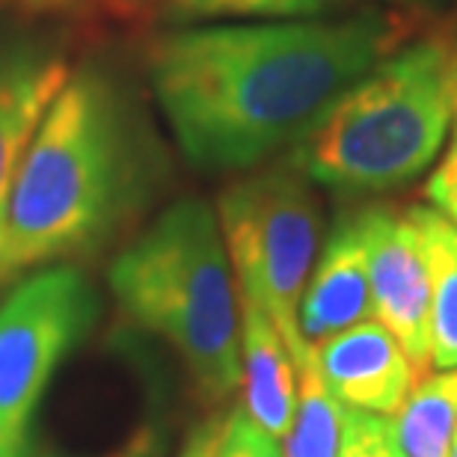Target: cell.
Wrapping results in <instances>:
<instances>
[{
  "label": "cell",
  "instance_id": "obj_10",
  "mask_svg": "<svg viewBox=\"0 0 457 457\" xmlns=\"http://www.w3.org/2000/svg\"><path fill=\"white\" fill-rule=\"evenodd\" d=\"M300 336L306 345L371 321V286L356 212L339 214L315 255L303 300H300Z\"/></svg>",
  "mask_w": 457,
  "mask_h": 457
},
{
  "label": "cell",
  "instance_id": "obj_15",
  "mask_svg": "<svg viewBox=\"0 0 457 457\" xmlns=\"http://www.w3.org/2000/svg\"><path fill=\"white\" fill-rule=\"evenodd\" d=\"M342 0H167V15L176 21H228V18H321Z\"/></svg>",
  "mask_w": 457,
  "mask_h": 457
},
{
  "label": "cell",
  "instance_id": "obj_12",
  "mask_svg": "<svg viewBox=\"0 0 457 457\" xmlns=\"http://www.w3.org/2000/svg\"><path fill=\"white\" fill-rule=\"evenodd\" d=\"M431 279V362L434 371L457 369V228L431 205L407 208Z\"/></svg>",
  "mask_w": 457,
  "mask_h": 457
},
{
  "label": "cell",
  "instance_id": "obj_9",
  "mask_svg": "<svg viewBox=\"0 0 457 457\" xmlns=\"http://www.w3.org/2000/svg\"><path fill=\"white\" fill-rule=\"evenodd\" d=\"M327 389L347 410L395 419L419 378L404 347L386 327L362 321L312 345Z\"/></svg>",
  "mask_w": 457,
  "mask_h": 457
},
{
  "label": "cell",
  "instance_id": "obj_24",
  "mask_svg": "<svg viewBox=\"0 0 457 457\" xmlns=\"http://www.w3.org/2000/svg\"><path fill=\"white\" fill-rule=\"evenodd\" d=\"M454 104H457V80H454Z\"/></svg>",
  "mask_w": 457,
  "mask_h": 457
},
{
  "label": "cell",
  "instance_id": "obj_19",
  "mask_svg": "<svg viewBox=\"0 0 457 457\" xmlns=\"http://www.w3.org/2000/svg\"><path fill=\"white\" fill-rule=\"evenodd\" d=\"M33 457H78V454H66L48 443H36ZM96 457H170V431L158 422H143L119 445Z\"/></svg>",
  "mask_w": 457,
  "mask_h": 457
},
{
  "label": "cell",
  "instance_id": "obj_4",
  "mask_svg": "<svg viewBox=\"0 0 457 457\" xmlns=\"http://www.w3.org/2000/svg\"><path fill=\"white\" fill-rule=\"evenodd\" d=\"M454 113L449 45H401L330 104L288 161L333 194H386L440 158Z\"/></svg>",
  "mask_w": 457,
  "mask_h": 457
},
{
  "label": "cell",
  "instance_id": "obj_2",
  "mask_svg": "<svg viewBox=\"0 0 457 457\" xmlns=\"http://www.w3.org/2000/svg\"><path fill=\"white\" fill-rule=\"evenodd\" d=\"M163 149L131 80L102 60L71 69L15 176L0 277L102 253L149 208Z\"/></svg>",
  "mask_w": 457,
  "mask_h": 457
},
{
  "label": "cell",
  "instance_id": "obj_23",
  "mask_svg": "<svg viewBox=\"0 0 457 457\" xmlns=\"http://www.w3.org/2000/svg\"><path fill=\"white\" fill-rule=\"evenodd\" d=\"M449 457H457V428H454V436H452V449H449Z\"/></svg>",
  "mask_w": 457,
  "mask_h": 457
},
{
  "label": "cell",
  "instance_id": "obj_8",
  "mask_svg": "<svg viewBox=\"0 0 457 457\" xmlns=\"http://www.w3.org/2000/svg\"><path fill=\"white\" fill-rule=\"evenodd\" d=\"M69 75V45L57 33L0 24V220L24 154Z\"/></svg>",
  "mask_w": 457,
  "mask_h": 457
},
{
  "label": "cell",
  "instance_id": "obj_3",
  "mask_svg": "<svg viewBox=\"0 0 457 457\" xmlns=\"http://www.w3.org/2000/svg\"><path fill=\"white\" fill-rule=\"evenodd\" d=\"M125 321L167 342L208 404L241 386V291L217 208L176 199L107 268Z\"/></svg>",
  "mask_w": 457,
  "mask_h": 457
},
{
  "label": "cell",
  "instance_id": "obj_1",
  "mask_svg": "<svg viewBox=\"0 0 457 457\" xmlns=\"http://www.w3.org/2000/svg\"><path fill=\"white\" fill-rule=\"evenodd\" d=\"M401 42L386 12L190 24L154 36L145 84L181 154L203 172H250L295 149L330 104Z\"/></svg>",
  "mask_w": 457,
  "mask_h": 457
},
{
  "label": "cell",
  "instance_id": "obj_18",
  "mask_svg": "<svg viewBox=\"0 0 457 457\" xmlns=\"http://www.w3.org/2000/svg\"><path fill=\"white\" fill-rule=\"evenodd\" d=\"M217 457H286V454H282V443L277 436H270L264 428H259L244 413V407H237L223 419Z\"/></svg>",
  "mask_w": 457,
  "mask_h": 457
},
{
  "label": "cell",
  "instance_id": "obj_25",
  "mask_svg": "<svg viewBox=\"0 0 457 457\" xmlns=\"http://www.w3.org/2000/svg\"><path fill=\"white\" fill-rule=\"evenodd\" d=\"M392 4H407V0H392Z\"/></svg>",
  "mask_w": 457,
  "mask_h": 457
},
{
  "label": "cell",
  "instance_id": "obj_26",
  "mask_svg": "<svg viewBox=\"0 0 457 457\" xmlns=\"http://www.w3.org/2000/svg\"><path fill=\"white\" fill-rule=\"evenodd\" d=\"M428 4H443V0H428Z\"/></svg>",
  "mask_w": 457,
  "mask_h": 457
},
{
  "label": "cell",
  "instance_id": "obj_22",
  "mask_svg": "<svg viewBox=\"0 0 457 457\" xmlns=\"http://www.w3.org/2000/svg\"><path fill=\"white\" fill-rule=\"evenodd\" d=\"M449 54H452V71H454V80H457V24H454V39L449 45Z\"/></svg>",
  "mask_w": 457,
  "mask_h": 457
},
{
  "label": "cell",
  "instance_id": "obj_16",
  "mask_svg": "<svg viewBox=\"0 0 457 457\" xmlns=\"http://www.w3.org/2000/svg\"><path fill=\"white\" fill-rule=\"evenodd\" d=\"M339 457H407L401 449L395 419L347 410Z\"/></svg>",
  "mask_w": 457,
  "mask_h": 457
},
{
  "label": "cell",
  "instance_id": "obj_5",
  "mask_svg": "<svg viewBox=\"0 0 457 457\" xmlns=\"http://www.w3.org/2000/svg\"><path fill=\"white\" fill-rule=\"evenodd\" d=\"M217 220L237 291L255 300L286 339L291 356L309 351L300 336V300L321 244V208L291 161L255 167L217 199Z\"/></svg>",
  "mask_w": 457,
  "mask_h": 457
},
{
  "label": "cell",
  "instance_id": "obj_6",
  "mask_svg": "<svg viewBox=\"0 0 457 457\" xmlns=\"http://www.w3.org/2000/svg\"><path fill=\"white\" fill-rule=\"evenodd\" d=\"M102 312L80 264H48L0 300V457H33L36 416L54 374Z\"/></svg>",
  "mask_w": 457,
  "mask_h": 457
},
{
  "label": "cell",
  "instance_id": "obj_11",
  "mask_svg": "<svg viewBox=\"0 0 457 457\" xmlns=\"http://www.w3.org/2000/svg\"><path fill=\"white\" fill-rule=\"evenodd\" d=\"M241 407L270 436L288 434L297 407V362L264 309L241 295Z\"/></svg>",
  "mask_w": 457,
  "mask_h": 457
},
{
  "label": "cell",
  "instance_id": "obj_20",
  "mask_svg": "<svg viewBox=\"0 0 457 457\" xmlns=\"http://www.w3.org/2000/svg\"><path fill=\"white\" fill-rule=\"evenodd\" d=\"M425 194H428V205L457 228V119H454L452 140L445 143V152L436 161L434 176L428 179Z\"/></svg>",
  "mask_w": 457,
  "mask_h": 457
},
{
  "label": "cell",
  "instance_id": "obj_17",
  "mask_svg": "<svg viewBox=\"0 0 457 457\" xmlns=\"http://www.w3.org/2000/svg\"><path fill=\"white\" fill-rule=\"evenodd\" d=\"M131 0H0V12L18 18H66V21H93V18H122Z\"/></svg>",
  "mask_w": 457,
  "mask_h": 457
},
{
  "label": "cell",
  "instance_id": "obj_21",
  "mask_svg": "<svg viewBox=\"0 0 457 457\" xmlns=\"http://www.w3.org/2000/svg\"><path fill=\"white\" fill-rule=\"evenodd\" d=\"M220 431H223V419L220 416H208L205 422L190 428L185 443L179 445L176 457H217Z\"/></svg>",
  "mask_w": 457,
  "mask_h": 457
},
{
  "label": "cell",
  "instance_id": "obj_14",
  "mask_svg": "<svg viewBox=\"0 0 457 457\" xmlns=\"http://www.w3.org/2000/svg\"><path fill=\"white\" fill-rule=\"evenodd\" d=\"M457 428V369L425 374L395 416L407 457H449Z\"/></svg>",
  "mask_w": 457,
  "mask_h": 457
},
{
  "label": "cell",
  "instance_id": "obj_13",
  "mask_svg": "<svg viewBox=\"0 0 457 457\" xmlns=\"http://www.w3.org/2000/svg\"><path fill=\"white\" fill-rule=\"evenodd\" d=\"M297 407L288 434L282 436L286 457H339L347 407L327 389L312 356V345L297 356Z\"/></svg>",
  "mask_w": 457,
  "mask_h": 457
},
{
  "label": "cell",
  "instance_id": "obj_7",
  "mask_svg": "<svg viewBox=\"0 0 457 457\" xmlns=\"http://www.w3.org/2000/svg\"><path fill=\"white\" fill-rule=\"evenodd\" d=\"M365 268L371 286V318L404 347L419 378L434 371L431 362V279L410 212L389 205L356 208Z\"/></svg>",
  "mask_w": 457,
  "mask_h": 457
},
{
  "label": "cell",
  "instance_id": "obj_27",
  "mask_svg": "<svg viewBox=\"0 0 457 457\" xmlns=\"http://www.w3.org/2000/svg\"><path fill=\"white\" fill-rule=\"evenodd\" d=\"M0 279H4V277H0Z\"/></svg>",
  "mask_w": 457,
  "mask_h": 457
}]
</instances>
